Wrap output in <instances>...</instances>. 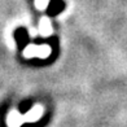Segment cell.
<instances>
[{"mask_svg": "<svg viewBox=\"0 0 127 127\" xmlns=\"http://www.w3.org/2000/svg\"><path fill=\"white\" fill-rule=\"evenodd\" d=\"M25 57H34L38 56L40 59H45L51 55V48L48 45H40V47H36V45H29V47L24 51Z\"/></svg>", "mask_w": 127, "mask_h": 127, "instance_id": "6da1fadb", "label": "cell"}, {"mask_svg": "<svg viewBox=\"0 0 127 127\" xmlns=\"http://www.w3.org/2000/svg\"><path fill=\"white\" fill-rule=\"evenodd\" d=\"M39 32L42 34L43 36L51 35L52 27H51V24H49V20L48 18H43L42 20V24H40V27H39Z\"/></svg>", "mask_w": 127, "mask_h": 127, "instance_id": "277c9868", "label": "cell"}, {"mask_svg": "<svg viewBox=\"0 0 127 127\" xmlns=\"http://www.w3.org/2000/svg\"><path fill=\"white\" fill-rule=\"evenodd\" d=\"M43 114V106L42 105H35L29 113L22 115V123L24 122H35L38 121Z\"/></svg>", "mask_w": 127, "mask_h": 127, "instance_id": "7a4b0ae2", "label": "cell"}, {"mask_svg": "<svg viewBox=\"0 0 127 127\" xmlns=\"http://www.w3.org/2000/svg\"><path fill=\"white\" fill-rule=\"evenodd\" d=\"M47 4H48V0H38V1H36L38 8H40V9L45 8V7H47Z\"/></svg>", "mask_w": 127, "mask_h": 127, "instance_id": "5b68a950", "label": "cell"}, {"mask_svg": "<svg viewBox=\"0 0 127 127\" xmlns=\"http://www.w3.org/2000/svg\"><path fill=\"white\" fill-rule=\"evenodd\" d=\"M7 122H8L9 127H20L22 125V115L13 110V112L9 113Z\"/></svg>", "mask_w": 127, "mask_h": 127, "instance_id": "3957f363", "label": "cell"}]
</instances>
